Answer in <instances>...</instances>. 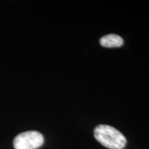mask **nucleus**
Segmentation results:
<instances>
[{"mask_svg": "<svg viewBox=\"0 0 149 149\" xmlns=\"http://www.w3.org/2000/svg\"><path fill=\"white\" fill-rule=\"evenodd\" d=\"M100 44L106 48L120 47L124 44V40L120 36L115 34L104 35L100 40Z\"/></svg>", "mask_w": 149, "mask_h": 149, "instance_id": "3", "label": "nucleus"}, {"mask_svg": "<svg viewBox=\"0 0 149 149\" xmlns=\"http://www.w3.org/2000/svg\"><path fill=\"white\" fill-rule=\"evenodd\" d=\"M44 137L35 130L24 132L17 135L13 141L15 149H37L44 143Z\"/></svg>", "mask_w": 149, "mask_h": 149, "instance_id": "2", "label": "nucleus"}, {"mask_svg": "<svg viewBox=\"0 0 149 149\" xmlns=\"http://www.w3.org/2000/svg\"><path fill=\"white\" fill-rule=\"evenodd\" d=\"M95 138L104 146L110 149H123L126 139L122 133L111 126L101 124L95 128Z\"/></svg>", "mask_w": 149, "mask_h": 149, "instance_id": "1", "label": "nucleus"}]
</instances>
